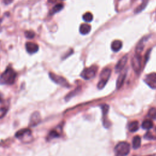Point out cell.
Listing matches in <instances>:
<instances>
[{"mask_svg": "<svg viewBox=\"0 0 156 156\" xmlns=\"http://www.w3.org/2000/svg\"><path fill=\"white\" fill-rule=\"evenodd\" d=\"M16 76L17 73L16 71L11 66H8L0 76V84L13 85L15 82Z\"/></svg>", "mask_w": 156, "mask_h": 156, "instance_id": "1", "label": "cell"}, {"mask_svg": "<svg viewBox=\"0 0 156 156\" xmlns=\"http://www.w3.org/2000/svg\"><path fill=\"white\" fill-rule=\"evenodd\" d=\"M114 150L116 156H126L130 152V144L126 141L119 142Z\"/></svg>", "mask_w": 156, "mask_h": 156, "instance_id": "2", "label": "cell"}, {"mask_svg": "<svg viewBox=\"0 0 156 156\" xmlns=\"http://www.w3.org/2000/svg\"><path fill=\"white\" fill-rule=\"evenodd\" d=\"M111 69L108 68H105L102 69L100 74V79L98 83V88L99 90L102 89L105 85H106L107 82H108L110 75H111Z\"/></svg>", "mask_w": 156, "mask_h": 156, "instance_id": "3", "label": "cell"}, {"mask_svg": "<svg viewBox=\"0 0 156 156\" xmlns=\"http://www.w3.org/2000/svg\"><path fill=\"white\" fill-rule=\"evenodd\" d=\"M49 76L50 79L55 83L66 88H69L70 87V85L68 83V82L63 77L58 76L52 72H50L49 73Z\"/></svg>", "mask_w": 156, "mask_h": 156, "instance_id": "4", "label": "cell"}, {"mask_svg": "<svg viewBox=\"0 0 156 156\" xmlns=\"http://www.w3.org/2000/svg\"><path fill=\"white\" fill-rule=\"evenodd\" d=\"M98 67L94 65L89 68H85L81 73L80 76L85 80H90L95 76Z\"/></svg>", "mask_w": 156, "mask_h": 156, "instance_id": "5", "label": "cell"}, {"mask_svg": "<svg viewBox=\"0 0 156 156\" xmlns=\"http://www.w3.org/2000/svg\"><path fill=\"white\" fill-rule=\"evenodd\" d=\"M131 65L133 69L136 74H139L141 68V57L139 54H135L131 59Z\"/></svg>", "mask_w": 156, "mask_h": 156, "instance_id": "6", "label": "cell"}, {"mask_svg": "<svg viewBox=\"0 0 156 156\" xmlns=\"http://www.w3.org/2000/svg\"><path fill=\"white\" fill-rule=\"evenodd\" d=\"M32 136V133L29 129H22L18 130L16 134L15 137L23 141H29V138Z\"/></svg>", "mask_w": 156, "mask_h": 156, "instance_id": "7", "label": "cell"}, {"mask_svg": "<svg viewBox=\"0 0 156 156\" xmlns=\"http://www.w3.org/2000/svg\"><path fill=\"white\" fill-rule=\"evenodd\" d=\"M146 83L151 88H156V73H152L147 74L144 79Z\"/></svg>", "mask_w": 156, "mask_h": 156, "instance_id": "8", "label": "cell"}, {"mask_svg": "<svg viewBox=\"0 0 156 156\" xmlns=\"http://www.w3.org/2000/svg\"><path fill=\"white\" fill-rule=\"evenodd\" d=\"M41 121V116L38 112H34L30 118L29 120V126L35 127L37 126Z\"/></svg>", "mask_w": 156, "mask_h": 156, "instance_id": "9", "label": "cell"}, {"mask_svg": "<svg viewBox=\"0 0 156 156\" xmlns=\"http://www.w3.org/2000/svg\"><path fill=\"white\" fill-rule=\"evenodd\" d=\"M127 60H128L127 55H124L119 60V61L116 63V65L115 66V68L116 73L121 72L123 69V68L125 67V66L127 62Z\"/></svg>", "mask_w": 156, "mask_h": 156, "instance_id": "10", "label": "cell"}, {"mask_svg": "<svg viewBox=\"0 0 156 156\" xmlns=\"http://www.w3.org/2000/svg\"><path fill=\"white\" fill-rule=\"evenodd\" d=\"M25 47L26 51L30 54L36 53L39 49L38 45L37 43L33 42H27L25 44Z\"/></svg>", "mask_w": 156, "mask_h": 156, "instance_id": "11", "label": "cell"}, {"mask_svg": "<svg viewBox=\"0 0 156 156\" xmlns=\"http://www.w3.org/2000/svg\"><path fill=\"white\" fill-rule=\"evenodd\" d=\"M126 77V71H124L121 73V74H119V76H118L117 80H116V88L118 90L119 88H121V87L123 85L125 79Z\"/></svg>", "mask_w": 156, "mask_h": 156, "instance_id": "12", "label": "cell"}, {"mask_svg": "<svg viewBox=\"0 0 156 156\" xmlns=\"http://www.w3.org/2000/svg\"><path fill=\"white\" fill-rule=\"evenodd\" d=\"M122 46V43L120 40H115L111 44V49L113 52L119 51Z\"/></svg>", "mask_w": 156, "mask_h": 156, "instance_id": "13", "label": "cell"}, {"mask_svg": "<svg viewBox=\"0 0 156 156\" xmlns=\"http://www.w3.org/2000/svg\"><path fill=\"white\" fill-rule=\"evenodd\" d=\"M91 30V26L87 24H82L79 27V32L82 35L88 34Z\"/></svg>", "mask_w": 156, "mask_h": 156, "instance_id": "14", "label": "cell"}, {"mask_svg": "<svg viewBox=\"0 0 156 156\" xmlns=\"http://www.w3.org/2000/svg\"><path fill=\"white\" fill-rule=\"evenodd\" d=\"M63 8V4H62V3H58L57 4H55L53 7L52 9L50 10V12H49V15H52L58 12H60V10H62Z\"/></svg>", "mask_w": 156, "mask_h": 156, "instance_id": "15", "label": "cell"}, {"mask_svg": "<svg viewBox=\"0 0 156 156\" xmlns=\"http://www.w3.org/2000/svg\"><path fill=\"white\" fill-rule=\"evenodd\" d=\"M153 126H154V124H153L152 121L149 119L144 120L143 122H142V125H141L143 129H146V130H149L150 129H152Z\"/></svg>", "mask_w": 156, "mask_h": 156, "instance_id": "16", "label": "cell"}, {"mask_svg": "<svg viewBox=\"0 0 156 156\" xmlns=\"http://www.w3.org/2000/svg\"><path fill=\"white\" fill-rule=\"evenodd\" d=\"M141 138L140 136H135L132 139V147L133 149H136L141 146Z\"/></svg>", "mask_w": 156, "mask_h": 156, "instance_id": "17", "label": "cell"}, {"mask_svg": "<svg viewBox=\"0 0 156 156\" xmlns=\"http://www.w3.org/2000/svg\"><path fill=\"white\" fill-rule=\"evenodd\" d=\"M129 130L131 132H136V130H138L139 129V124L138 122L137 121H134L131 122L129 124V127H128Z\"/></svg>", "mask_w": 156, "mask_h": 156, "instance_id": "18", "label": "cell"}, {"mask_svg": "<svg viewBox=\"0 0 156 156\" xmlns=\"http://www.w3.org/2000/svg\"><path fill=\"white\" fill-rule=\"evenodd\" d=\"M148 1H149V0H142L141 4L139 5L134 10L135 13H140L142 10H143L145 9V7L147 6V5L148 4Z\"/></svg>", "mask_w": 156, "mask_h": 156, "instance_id": "19", "label": "cell"}, {"mask_svg": "<svg viewBox=\"0 0 156 156\" xmlns=\"http://www.w3.org/2000/svg\"><path fill=\"white\" fill-rule=\"evenodd\" d=\"M144 138L147 140H156V127L153 131H148L144 136Z\"/></svg>", "mask_w": 156, "mask_h": 156, "instance_id": "20", "label": "cell"}, {"mask_svg": "<svg viewBox=\"0 0 156 156\" xmlns=\"http://www.w3.org/2000/svg\"><path fill=\"white\" fill-rule=\"evenodd\" d=\"M144 38H143L141 40H140L138 44L136 45V49H135V53L140 54L142 52L143 48H144Z\"/></svg>", "mask_w": 156, "mask_h": 156, "instance_id": "21", "label": "cell"}, {"mask_svg": "<svg viewBox=\"0 0 156 156\" xmlns=\"http://www.w3.org/2000/svg\"><path fill=\"white\" fill-rule=\"evenodd\" d=\"M82 18H83V20H84V21H85L87 23H90L93 20V16L91 13L87 12L85 14H83Z\"/></svg>", "mask_w": 156, "mask_h": 156, "instance_id": "22", "label": "cell"}, {"mask_svg": "<svg viewBox=\"0 0 156 156\" xmlns=\"http://www.w3.org/2000/svg\"><path fill=\"white\" fill-rule=\"evenodd\" d=\"M147 116L150 119H155L156 118V108L154 107L151 108L148 111Z\"/></svg>", "mask_w": 156, "mask_h": 156, "instance_id": "23", "label": "cell"}, {"mask_svg": "<svg viewBox=\"0 0 156 156\" xmlns=\"http://www.w3.org/2000/svg\"><path fill=\"white\" fill-rule=\"evenodd\" d=\"M79 90H80V89H79V88H77L75 89L74 91L70 92V93H69V94H68L67 96L65 97V100H66V101H68V100H69V99H71L73 96H75V95L79 92Z\"/></svg>", "mask_w": 156, "mask_h": 156, "instance_id": "24", "label": "cell"}, {"mask_svg": "<svg viewBox=\"0 0 156 156\" xmlns=\"http://www.w3.org/2000/svg\"><path fill=\"white\" fill-rule=\"evenodd\" d=\"M101 108H102V115H103V118H104L107 114L108 113V110H109V106L107 104H103L101 106Z\"/></svg>", "mask_w": 156, "mask_h": 156, "instance_id": "25", "label": "cell"}, {"mask_svg": "<svg viewBox=\"0 0 156 156\" xmlns=\"http://www.w3.org/2000/svg\"><path fill=\"white\" fill-rule=\"evenodd\" d=\"M35 33L32 30H26L24 32V35L27 38L32 39L35 37Z\"/></svg>", "mask_w": 156, "mask_h": 156, "instance_id": "26", "label": "cell"}, {"mask_svg": "<svg viewBox=\"0 0 156 156\" xmlns=\"http://www.w3.org/2000/svg\"><path fill=\"white\" fill-rule=\"evenodd\" d=\"M58 136H59V134L56 130H52L49 133L48 138H49V139H52V138L58 137Z\"/></svg>", "mask_w": 156, "mask_h": 156, "instance_id": "27", "label": "cell"}, {"mask_svg": "<svg viewBox=\"0 0 156 156\" xmlns=\"http://www.w3.org/2000/svg\"><path fill=\"white\" fill-rule=\"evenodd\" d=\"M7 109L5 107L0 108V119L2 118L7 113Z\"/></svg>", "mask_w": 156, "mask_h": 156, "instance_id": "28", "label": "cell"}, {"mask_svg": "<svg viewBox=\"0 0 156 156\" xmlns=\"http://www.w3.org/2000/svg\"><path fill=\"white\" fill-rule=\"evenodd\" d=\"M13 0H3L4 4H5V5H8V4H11V3L13 2Z\"/></svg>", "mask_w": 156, "mask_h": 156, "instance_id": "29", "label": "cell"}, {"mask_svg": "<svg viewBox=\"0 0 156 156\" xmlns=\"http://www.w3.org/2000/svg\"><path fill=\"white\" fill-rule=\"evenodd\" d=\"M2 101V98L1 97V96H0V102H1Z\"/></svg>", "mask_w": 156, "mask_h": 156, "instance_id": "30", "label": "cell"}, {"mask_svg": "<svg viewBox=\"0 0 156 156\" xmlns=\"http://www.w3.org/2000/svg\"><path fill=\"white\" fill-rule=\"evenodd\" d=\"M1 21H2V19H0V24L1 23Z\"/></svg>", "mask_w": 156, "mask_h": 156, "instance_id": "31", "label": "cell"}, {"mask_svg": "<svg viewBox=\"0 0 156 156\" xmlns=\"http://www.w3.org/2000/svg\"><path fill=\"white\" fill-rule=\"evenodd\" d=\"M56 1H63V0H56Z\"/></svg>", "mask_w": 156, "mask_h": 156, "instance_id": "32", "label": "cell"}, {"mask_svg": "<svg viewBox=\"0 0 156 156\" xmlns=\"http://www.w3.org/2000/svg\"><path fill=\"white\" fill-rule=\"evenodd\" d=\"M149 156H152V155H149Z\"/></svg>", "mask_w": 156, "mask_h": 156, "instance_id": "33", "label": "cell"}]
</instances>
